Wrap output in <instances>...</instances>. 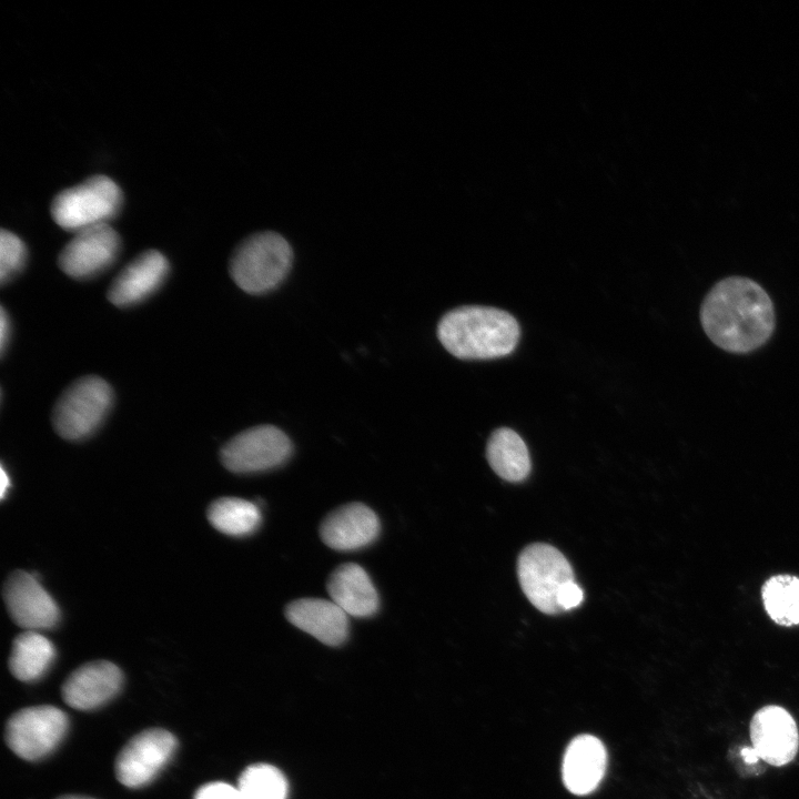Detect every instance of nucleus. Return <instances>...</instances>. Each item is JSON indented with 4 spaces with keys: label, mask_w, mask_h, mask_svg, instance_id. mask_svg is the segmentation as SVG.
Listing matches in <instances>:
<instances>
[{
    "label": "nucleus",
    "mask_w": 799,
    "mask_h": 799,
    "mask_svg": "<svg viewBox=\"0 0 799 799\" xmlns=\"http://www.w3.org/2000/svg\"><path fill=\"white\" fill-rule=\"evenodd\" d=\"M377 515L363 503L342 505L325 516L320 536L335 550H356L372 544L380 535Z\"/></svg>",
    "instance_id": "2eb2a0df"
},
{
    "label": "nucleus",
    "mask_w": 799,
    "mask_h": 799,
    "mask_svg": "<svg viewBox=\"0 0 799 799\" xmlns=\"http://www.w3.org/2000/svg\"><path fill=\"white\" fill-rule=\"evenodd\" d=\"M607 766V751L597 737L579 735L566 748L563 759V781L574 795L585 796L597 789Z\"/></svg>",
    "instance_id": "dca6fc26"
},
{
    "label": "nucleus",
    "mask_w": 799,
    "mask_h": 799,
    "mask_svg": "<svg viewBox=\"0 0 799 799\" xmlns=\"http://www.w3.org/2000/svg\"><path fill=\"white\" fill-rule=\"evenodd\" d=\"M206 516L216 530L234 537L252 535L262 523L259 505L240 497L216 498L209 505Z\"/></svg>",
    "instance_id": "412c9836"
},
{
    "label": "nucleus",
    "mask_w": 799,
    "mask_h": 799,
    "mask_svg": "<svg viewBox=\"0 0 799 799\" xmlns=\"http://www.w3.org/2000/svg\"><path fill=\"white\" fill-rule=\"evenodd\" d=\"M326 589L331 600L350 616L371 617L378 610V593L366 570L357 564L336 567L328 577Z\"/></svg>",
    "instance_id": "a211bd4d"
},
{
    "label": "nucleus",
    "mask_w": 799,
    "mask_h": 799,
    "mask_svg": "<svg viewBox=\"0 0 799 799\" xmlns=\"http://www.w3.org/2000/svg\"><path fill=\"white\" fill-rule=\"evenodd\" d=\"M442 345L461 360H488L508 355L519 338L517 321L507 312L487 306H462L447 312L437 325Z\"/></svg>",
    "instance_id": "f03ea898"
},
{
    "label": "nucleus",
    "mask_w": 799,
    "mask_h": 799,
    "mask_svg": "<svg viewBox=\"0 0 799 799\" xmlns=\"http://www.w3.org/2000/svg\"><path fill=\"white\" fill-rule=\"evenodd\" d=\"M27 247L23 241L8 230L0 233V282L6 284L24 266Z\"/></svg>",
    "instance_id": "b1692460"
},
{
    "label": "nucleus",
    "mask_w": 799,
    "mask_h": 799,
    "mask_svg": "<svg viewBox=\"0 0 799 799\" xmlns=\"http://www.w3.org/2000/svg\"><path fill=\"white\" fill-rule=\"evenodd\" d=\"M763 607L778 625H799V577L775 575L768 578L761 590Z\"/></svg>",
    "instance_id": "4be33fe9"
},
{
    "label": "nucleus",
    "mask_w": 799,
    "mask_h": 799,
    "mask_svg": "<svg viewBox=\"0 0 799 799\" xmlns=\"http://www.w3.org/2000/svg\"><path fill=\"white\" fill-rule=\"evenodd\" d=\"M518 580L527 599L545 614L560 613L558 594L562 587L574 581V572L566 557L547 544H532L519 555Z\"/></svg>",
    "instance_id": "423d86ee"
},
{
    "label": "nucleus",
    "mask_w": 799,
    "mask_h": 799,
    "mask_svg": "<svg viewBox=\"0 0 799 799\" xmlns=\"http://www.w3.org/2000/svg\"><path fill=\"white\" fill-rule=\"evenodd\" d=\"M2 597L13 623L26 630L51 629L60 623L57 603L32 574L12 572L3 583Z\"/></svg>",
    "instance_id": "9b49d317"
},
{
    "label": "nucleus",
    "mask_w": 799,
    "mask_h": 799,
    "mask_svg": "<svg viewBox=\"0 0 799 799\" xmlns=\"http://www.w3.org/2000/svg\"><path fill=\"white\" fill-rule=\"evenodd\" d=\"M112 403L113 390L107 381L95 375L78 378L53 406V428L68 441L85 438L101 425Z\"/></svg>",
    "instance_id": "20e7f679"
},
{
    "label": "nucleus",
    "mask_w": 799,
    "mask_h": 799,
    "mask_svg": "<svg viewBox=\"0 0 799 799\" xmlns=\"http://www.w3.org/2000/svg\"><path fill=\"white\" fill-rule=\"evenodd\" d=\"M486 457L493 471L508 482H520L530 472L527 446L510 428L502 427L492 434L486 446Z\"/></svg>",
    "instance_id": "aec40b11"
},
{
    "label": "nucleus",
    "mask_w": 799,
    "mask_h": 799,
    "mask_svg": "<svg viewBox=\"0 0 799 799\" xmlns=\"http://www.w3.org/2000/svg\"><path fill=\"white\" fill-rule=\"evenodd\" d=\"M123 682L121 669L108 660L81 665L64 680L61 695L68 706L91 710L112 699Z\"/></svg>",
    "instance_id": "ddd939ff"
},
{
    "label": "nucleus",
    "mask_w": 799,
    "mask_h": 799,
    "mask_svg": "<svg viewBox=\"0 0 799 799\" xmlns=\"http://www.w3.org/2000/svg\"><path fill=\"white\" fill-rule=\"evenodd\" d=\"M175 737L168 730L153 728L135 735L121 749L115 760V776L125 787L139 788L151 782L176 749Z\"/></svg>",
    "instance_id": "1a4fd4ad"
},
{
    "label": "nucleus",
    "mask_w": 799,
    "mask_h": 799,
    "mask_svg": "<svg viewBox=\"0 0 799 799\" xmlns=\"http://www.w3.org/2000/svg\"><path fill=\"white\" fill-rule=\"evenodd\" d=\"M120 247L121 239L109 223L93 225L74 233L59 253L58 265L72 279H90L113 264Z\"/></svg>",
    "instance_id": "9d476101"
},
{
    "label": "nucleus",
    "mask_w": 799,
    "mask_h": 799,
    "mask_svg": "<svg viewBox=\"0 0 799 799\" xmlns=\"http://www.w3.org/2000/svg\"><path fill=\"white\" fill-rule=\"evenodd\" d=\"M194 799H241L236 787L225 782H210L194 795Z\"/></svg>",
    "instance_id": "393cba45"
},
{
    "label": "nucleus",
    "mask_w": 799,
    "mask_h": 799,
    "mask_svg": "<svg viewBox=\"0 0 799 799\" xmlns=\"http://www.w3.org/2000/svg\"><path fill=\"white\" fill-rule=\"evenodd\" d=\"M10 333H11V324L8 313L6 312L4 307H1L0 311V350L1 354H4V351L7 348V345L10 340Z\"/></svg>",
    "instance_id": "bb28decb"
},
{
    "label": "nucleus",
    "mask_w": 799,
    "mask_h": 799,
    "mask_svg": "<svg viewBox=\"0 0 799 799\" xmlns=\"http://www.w3.org/2000/svg\"><path fill=\"white\" fill-rule=\"evenodd\" d=\"M289 436L273 425L247 428L229 439L220 451L225 468L237 474L270 471L292 455Z\"/></svg>",
    "instance_id": "6e6552de"
},
{
    "label": "nucleus",
    "mask_w": 799,
    "mask_h": 799,
    "mask_svg": "<svg viewBox=\"0 0 799 799\" xmlns=\"http://www.w3.org/2000/svg\"><path fill=\"white\" fill-rule=\"evenodd\" d=\"M700 323L716 346L747 354L770 340L776 316L772 301L760 284L748 277L729 276L705 296Z\"/></svg>",
    "instance_id": "f257e3e1"
},
{
    "label": "nucleus",
    "mask_w": 799,
    "mask_h": 799,
    "mask_svg": "<svg viewBox=\"0 0 799 799\" xmlns=\"http://www.w3.org/2000/svg\"><path fill=\"white\" fill-rule=\"evenodd\" d=\"M741 756L748 763H756L760 759L754 748H744Z\"/></svg>",
    "instance_id": "cd10ccee"
},
{
    "label": "nucleus",
    "mask_w": 799,
    "mask_h": 799,
    "mask_svg": "<svg viewBox=\"0 0 799 799\" xmlns=\"http://www.w3.org/2000/svg\"><path fill=\"white\" fill-rule=\"evenodd\" d=\"M293 262L290 243L273 231L254 233L233 251L229 271L235 284L246 293L274 290L289 274Z\"/></svg>",
    "instance_id": "7ed1b4c3"
},
{
    "label": "nucleus",
    "mask_w": 799,
    "mask_h": 799,
    "mask_svg": "<svg viewBox=\"0 0 799 799\" xmlns=\"http://www.w3.org/2000/svg\"><path fill=\"white\" fill-rule=\"evenodd\" d=\"M236 788L241 799H286L287 795L283 773L266 763L247 767L241 773Z\"/></svg>",
    "instance_id": "5701e85b"
},
{
    "label": "nucleus",
    "mask_w": 799,
    "mask_h": 799,
    "mask_svg": "<svg viewBox=\"0 0 799 799\" xmlns=\"http://www.w3.org/2000/svg\"><path fill=\"white\" fill-rule=\"evenodd\" d=\"M57 799H94V798L85 797V796H78V795H65V796H61Z\"/></svg>",
    "instance_id": "c756f323"
},
{
    "label": "nucleus",
    "mask_w": 799,
    "mask_h": 799,
    "mask_svg": "<svg viewBox=\"0 0 799 799\" xmlns=\"http://www.w3.org/2000/svg\"><path fill=\"white\" fill-rule=\"evenodd\" d=\"M10 486V478L6 473V469L1 467V498L3 499L6 496V492L8 487Z\"/></svg>",
    "instance_id": "c85d7f7f"
},
{
    "label": "nucleus",
    "mask_w": 799,
    "mask_h": 799,
    "mask_svg": "<svg viewBox=\"0 0 799 799\" xmlns=\"http://www.w3.org/2000/svg\"><path fill=\"white\" fill-rule=\"evenodd\" d=\"M169 270V261L161 252L148 250L118 273L108 289V300L119 307L138 304L162 285Z\"/></svg>",
    "instance_id": "4468645a"
},
{
    "label": "nucleus",
    "mask_w": 799,
    "mask_h": 799,
    "mask_svg": "<svg viewBox=\"0 0 799 799\" xmlns=\"http://www.w3.org/2000/svg\"><path fill=\"white\" fill-rule=\"evenodd\" d=\"M55 658L54 645L42 634L26 630L12 643L9 669L21 681H33L42 677Z\"/></svg>",
    "instance_id": "6ab92c4d"
},
{
    "label": "nucleus",
    "mask_w": 799,
    "mask_h": 799,
    "mask_svg": "<svg viewBox=\"0 0 799 799\" xmlns=\"http://www.w3.org/2000/svg\"><path fill=\"white\" fill-rule=\"evenodd\" d=\"M122 191L109 176L94 175L84 182L59 192L50 212L62 229L79 232L108 223L122 205Z\"/></svg>",
    "instance_id": "39448f33"
},
{
    "label": "nucleus",
    "mask_w": 799,
    "mask_h": 799,
    "mask_svg": "<svg viewBox=\"0 0 799 799\" xmlns=\"http://www.w3.org/2000/svg\"><path fill=\"white\" fill-rule=\"evenodd\" d=\"M285 617L292 625L328 646H340L348 636V615L332 600H293L285 607Z\"/></svg>",
    "instance_id": "f3484780"
},
{
    "label": "nucleus",
    "mask_w": 799,
    "mask_h": 799,
    "mask_svg": "<svg viewBox=\"0 0 799 799\" xmlns=\"http://www.w3.org/2000/svg\"><path fill=\"white\" fill-rule=\"evenodd\" d=\"M69 727L67 715L59 708L43 705L14 712L6 725L8 747L24 760H38L52 752Z\"/></svg>",
    "instance_id": "0eeeda50"
},
{
    "label": "nucleus",
    "mask_w": 799,
    "mask_h": 799,
    "mask_svg": "<svg viewBox=\"0 0 799 799\" xmlns=\"http://www.w3.org/2000/svg\"><path fill=\"white\" fill-rule=\"evenodd\" d=\"M584 594L575 581L565 584L558 594V606L562 611L577 607L583 601Z\"/></svg>",
    "instance_id": "a878e982"
},
{
    "label": "nucleus",
    "mask_w": 799,
    "mask_h": 799,
    "mask_svg": "<svg viewBox=\"0 0 799 799\" xmlns=\"http://www.w3.org/2000/svg\"><path fill=\"white\" fill-rule=\"evenodd\" d=\"M750 739L758 757L776 767L792 761L799 748L795 719L785 708L776 705L765 706L754 715Z\"/></svg>",
    "instance_id": "f8f14e48"
}]
</instances>
